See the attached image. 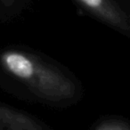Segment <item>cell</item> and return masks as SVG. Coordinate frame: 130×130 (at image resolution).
I'll return each instance as SVG.
<instances>
[{
	"label": "cell",
	"instance_id": "7a4b0ae2",
	"mask_svg": "<svg viewBox=\"0 0 130 130\" xmlns=\"http://www.w3.org/2000/svg\"><path fill=\"white\" fill-rule=\"evenodd\" d=\"M79 1L91 8H97L103 4V0H79Z\"/></svg>",
	"mask_w": 130,
	"mask_h": 130
},
{
	"label": "cell",
	"instance_id": "6da1fadb",
	"mask_svg": "<svg viewBox=\"0 0 130 130\" xmlns=\"http://www.w3.org/2000/svg\"><path fill=\"white\" fill-rule=\"evenodd\" d=\"M5 64L10 72L21 78H29L34 73L32 61L23 54L10 53L5 56Z\"/></svg>",
	"mask_w": 130,
	"mask_h": 130
}]
</instances>
